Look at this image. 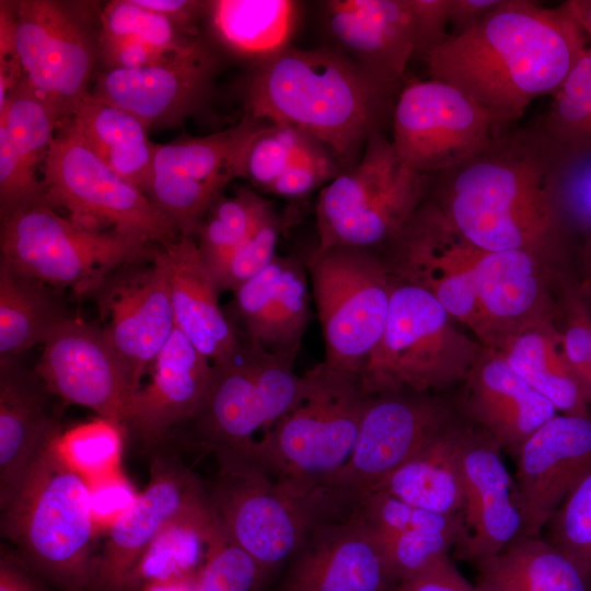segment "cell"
Segmentation results:
<instances>
[{"label":"cell","mask_w":591,"mask_h":591,"mask_svg":"<svg viewBox=\"0 0 591 591\" xmlns=\"http://www.w3.org/2000/svg\"><path fill=\"white\" fill-rule=\"evenodd\" d=\"M308 277L300 260L276 255L234 291L245 339L268 352L296 359L309 325Z\"/></svg>","instance_id":"cell-28"},{"label":"cell","mask_w":591,"mask_h":591,"mask_svg":"<svg viewBox=\"0 0 591 591\" xmlns=\"http://www.w3.org/2000/svg\"><path fill=\"white\" fill-rule=\"evenodd\" d=\"M49 206L61 207L82 225L140 235L161 246L179 235L139 187L111 170L88 146L71 116L63 117L43 160ZM101 230V229H100Z\"/></svg>","instance_id":"cell-13"},{"label":"cell","mask_w":591,"mask_h":591,"mask_svg":"<svg viewBox=\"0 0 591 591\" xmlns=\"http://www.w3.org/2000/svg\"><path fill=\"white\" fill-rule=\"evenodd\" d=\"M501 0H452L450 36L462 35L475 27Z\"/></svg>","instance_id":"cell-56"},{"label":"cell","mask_w":591,"mask_h":591,"mask_svg":"<svg viewBox=\"0 0 591 591\" xmlns=\"http://www.w3.org/2000/svg\"><path fill=\"white\" fill-rule=\"evenodd\" d=\"M548 109L535 118L542 130L572 164L591 157V46L552 96Z\"/></svg>","instance_id":"cell-38"},{"label":"cell","mask_w":591,"mask_h":591,"mask_svg":"<svg viewBox=\"0 0 591 591\" xmlns=\"http://www.w3.org/2000/svg\"><path fill=\"white\" fill-rule=\"evenodd\" d=\"M102 37H132L163 55L172 54L193 39L169 18L139 5L135 0L111 1L101 14Z\"/></svg>","instance_id":"cell-46"},{"label":"cell","mask_w":591,"mask_h":591,"mask_svg":"<svg viewBox=\"0 0 591 591\" xmlns=\"http://www.w3.org/2000/svg\"><path fill=\"white\" fill-rule=\"evenodd\" d=\"M341 171L344 170L335 157L320 143L294 161L267 188V192L288 198L303 197L324 183L331 182Z\"/></svg>","instance_id":"cell-51"},{"label":"cell","mask_w":591,"mask_h":591,"mask_svg":"<svg viewBox=\"0 0 591 591\" xmlns=\"http://www.w3.org/2000/svg\"><path fill=\"white\" fill-rule=\"evenodd\" d=\"M588 48L566 1L547 8L501 0L475 27L424 57L430 79L461 90L505 132L533 100L555 94Z\"/></svg>","instance_id":"cell-2"},{"label":"cell","mask_w":591,"mask_h":591,"mask_svg":"<svg viewBox=\"0 0 591 591\" xmlns=\"http://www.w3.org/2000/svg\"><path fill=\"white\" fill-rule=\"evenodd\" d=\"M500 450L482 428H465L461 453L465 534L455 551L475 564L502 551L523 528L515 486Z\"/></svg>","instance_id":"cell-24"},{"label":"cell","mask_w":591,"mask_h":591,"mask_svg":"<svg viewBox=\"0 0 591 591\" xmlns=\"http://www.w3.org/2000/svg\"><path fill=\"white\" fill-rule=\"evenodd\" d=\"M43 346L34 369L48 390L65 404L91 408L118 424L127 437L139 389L102 327L69 317Z\"/></svg>","instance_id":"cell-18"},{"label":"cell","mask_w":591,"mask_h":591,"mask_svg":"<svg viewBox=\"0 0 591 591\" xmlns=\"http://www.w3.org/2000/svg\"><path fill=\"white\" fill-rule=\"evenodd\" d=\"M317 144L320 142L294 128L267 123L248 146L243 177L267 190L294 161Z\"/></svg>","instance_id":"cell-44"},{"label":"cell","mask_w":591,"mask_h":591,"mask_svg":"<svg viewBox=\"0 0 591 591\" xmlns=\"http://www.w3.org/2000/svg\"><path fill=\"white\" fill-rule=\"evenodd\" d=\"M125 429L99 417L76 426L59 437L60 448L70 465L82 476L109 475L119 460Z\"/></svg>","instance_id":"cell-45"},{"label":"cell","mask_w":591,"mask_h":591,"mask_svg":"<svg viewBox=\"0 0 591 591\" xmlns=\"http://www.w3.org/2000/svg\"><path fill=\"white\" fill-rule=\"evenodd\" d=\"M324 22L336 50L385 81L403 83L416 53L408 0L326 1Z\"/></svg>","instance_id":"cell-27"},{"label":"cell","mask_w":591,"mask_h":591,"mask_svg":"<svg viewBox=\"0 0 591 591\" xmlns=\"http://www.w3.org/2000/svg\"><path fill=\"white\" fill-rule=\"evenodd\" d=\"M404 83L385 81L335 48L288 47L259 59L245 86L247 115L325 146L343 170L392 124Z\"/></svg>","instance_id":"cell-4"},{"label":"cell","mask_w":591,"mask_h":591,"mask_svg":"<svg viewBox=\"0 0 591 591\" xmlns=\"http://www.w3.org/2000/svg\"><path fill=\"white\" fill-rule=\"evenodd\" d=\"M69 317L57 289L0 263V362L44 345Z\"/></svg>","instance_id":"cell-36"},{"label":"cell","mask_w":591,"mask_h":591,"mask_svg":"<svg viewBox=\"0 0 591 591\" xmlns=\"http://www.w3.org/2000/svg\"><path fill=\"white\" fill-rule=\"evenodd\" d=\"M382 549L355 509L318 525L270 591H395Z\"/></svg>","instance_id":"cell-23"},{"label":"cell","mask_w":591,"mask_h":591,"mask_svg":"<svg viewBox=\"0 0 591 591\" xmlns=\"http://www.w3.org/2000/svg\"><path fill=\"white\" fill-rule=\"evenodd\" d=\"M197 576L152 582L139 591H197Z\"/></svg>","instance_id":"cell-58"},{"label":"cell","mask_w":591,"mask_h":591,"mask_svg":"<svg viewBox=\"0 0 591 591\" xmlns=\"http://www.w3.org/2000/svg\"><path fill=\"white\" fill-rule=\"evenodd\" d=\"M354 509L375 538L417 530H460L465 532L462 513L432 512L382 490L369 489L360 493Z\"/></svg>","instance_id":"cell-43"},{"label":"cell","mask_w":591,"mask_h":591,"mask_svg":"<svg viewBox=\"0 0 591 591\" xmlns=\"http://www.w3.org/2000/svg\"><path fill=\"white\" fill-rule=\"evenodd\" d=\"M217 61L201 38H194L160 61L97 76L91 94L140 119L149 129L175 127L207 101Z\"/></svg>","instance_id":"cell-21"},{"label":"cell","mask_w":591,"mask_h":591,"mask_svg":"<svg viewBox=\"0 0 591 591\" xmlns=\"http://www.w3.org/2000/svg\"><path fill=\"white\" fill-rule=\"evenodd\" d=\"M548 542L591 578V473L546 523Z\"/></svg>","instance_id":"cell-47"},{"label":"cell","mask_w":591,"mask_h":591,"mask_svg":"<svg viewBox=\"0 0 591 591\" xmlns=\"http://www.w3.org/2000/svg\"><path fill=\"white\" fill-rule=\"evenodd\" d=\"M215 457L217 472L205 483L210 500L229 540L258 566L265 590L315 528L354 510L327 488L304 491L273 479L245 455Z\"/></svg>","instance_id":"cell-6"},{"label":"cell","mask_w":591,"mask_h":591,"mask_svg":"<svg viewBox=\"0 0 591 591\" xmlns=\"http://www.w3.org/2000/svg\"><path fill=\"white\" fill-rule=\"evenodd\" d=\"M551 321L559 348L588 401L591 379V313L580 286L560 278L559 296L552 304Z\"/></svg>","instance_id":"cell-42"},{"label":"cell","mask_w":591,"mask_h":591,"mask_svg":"<svg viewBox=\"0 0 591 591\" xmlns=\"http://www.w3.org/2000/svg\"><path fill=\"white\" fill-rule=\"evenodd\" d=\"M139 5L160 13L173 21L181 30H187L208 2L188 0H135Z\"/></svg>","instance_id":"cell-57"},{"label":"cell","mask_w":591,"mask_h":591,"mask_svg":"<svg viewBox=\"0 0 591 591\" xmlns=\"http://www.w3.org/2000/svg\"><path fill=\"white\" fill-rule=\"evenodd\" d=\"M425 289L393 277L383 334L360 374L364 391L431 393L467 376L484 347Z\"/></svg>","instance_id":"cell-8"},{"label":"cell","mask_w":591,"mask_h":591,"mask_svg":"<svg viewBox=\"0 0 591 591\" xmlns=\"http://www.w3.org/2000/svg\"><path fill=\"white\" fill-rule=\"evenodd\" d=\"M382 248L394 278L428 291L486 349H495L543 302L545 287L536 255L476 246L426 198Z\"/></svg>","instance_id":"cell-3"},{"label":"cell","mask_w":591,"mask_h":591,"mask_svg":"<svg viewBox=\"0 0 591 591\" xmlns=\"http://www.w3.org/2000/svg\"><path fill=\"white\" fill-rule=\"evenodd\" d=\"M271 211L267 200L245 187L232 197H219L196 232L207 268L219 264L245 242Z\"/></svg>","instance_id":"cell-41"},{"label":"cell","mask_w":591,"mask_h":591,"mask_svg":"<svg viewBox=\"0 0 591 591\" xmlns=\"http://www.w3.org/2000/svg\"><path fill=\"white\" fill-rule=\"evenodd\" d=\"M476 567L478 591H591V578L540 536L519 535Z\"/></svg>","instance_id":"cell-33"},{"label":"cell","mask_w":591,"mask_h":591,"mask_svg":"<svg viewBox=\"0 0 591 591\" xmlns=\"http://www.w3.org/2000/svg\"><path fill=\"white\" fill-rule=\"evenodd\" d=\"M566 273L591 292V157L572 163L556 196Z\"/></svg>","instance_id":"cell-39"},{"label":"cell","mask_w":591,"mask_h":591,"mask_svg":"<svg viewBox=\"0 0 591 591\" xmlns=\"http://www.w3.org/2000/svg\"><path fill=\"white\" fill-rule=\"evenodd\" d=\"M297 404L245 455L275 480L304 491L325 484L348 462L372 398L360 376L324 362L308 370Z\"/></svg>","instance_id":"cell-7"},{"label":"cell","mask_w":591,"mask_h":591,"mask_svg":"<svg viewBox=\"0 0 591 591\" xmlns=\"http://www.w3.org/2000/svg\"><path fill=\"white\" fill-rule=\"evenodd\" d=\"M61 119L57 107L22 79L0 107V142L35 171L43 162Z\"/></svg>","instance_id":"cell-40"},{"label":"cell","mask_w":591,"mask_h":591,"mask_svg":"<svg viewBox=\"0 0 591 591\" xmlns=\"http://www.w3.org/2000/svg\"><path fill=\"white\" fill-rule=\"evenodd\" d=\"M54 395L19 358L0 362V509L15 497L30 471L61 433Z\"/></svg>","instance_id":"cell-25"},{"label":"cell","mask_w":591,"mask_h":591,"mask_svg":"<svg viewBox=\"0 0 591 591\" xmlns=\"http://www.w3.org/2000/svg\"><path fill=\"white\" fill-rule=\"evenodd\" d=\"M430 179L402 163L384 132L373 135L358 162L320 192L316 250L384 247L424 201Z\"/></svg>","instance_id":"cell-10"},{"label":"cell","mask_w":591,"mask_h":591,"mask_svg":"<svg viewBox=\"0 0 591 591\" xmlns=\"http://www.w3.org/2000/svg\"><path fill=\"white\" fill-rule=\"evenodd\" d=\"M258 566L230 540L207 561L197 576V591H264Z\"/></svg>","instance_id":"cell-50"},{"label":"cell","mask_w":591,"mask_h":591,"mask_svg":"<svg viewBox=\"0 0 591 591\" xmlns=\"http://www.w3.org/2000/svg\"><path fill=\"white\" fill-rule=\"evenodd\" d=\"M154 248L140 235L77 223L46 202L1 215L0 263L57 290L91 293L118 268L149 260Z\"/></svg>","instance_id":"cell-9"},{"label":"cell","mask_w":591,"mask_h":591,"mask_svg":"<svg viewBox=\"0 0 591 591\" xmlns=\"http://www.w3.org/2000/svg\"><path fill=\"white\" fill-rule=\"evenodd\" d=\"M60 434L1 510L0 532L5 544L59 591H93L99 551L91 487L68 462Z\"/></svg>","instance_id":"cell-5"},{"label":"cell","mask_w":591,"mask_h":591,"mask_svg":"<svg viewBox=\"0 0 591 591\" xmlns=\"http://www.w3.org/2000/svg\"><path fill=\"white\" fill-rule=\"evenodd\" d=\"M460 530H417L375 538L397 584L449 555L464 536Z\"/></svg>","instance_id":"cell-48"},{"label":"cell","mask_w":591,"mask_h":591,"mask_svg":"<svg viewBox=\"0 0 591 591\" xmlns=\"http://www.w3.org/2000/svg\"><path fill=\"white\" fill-rule=\"evenodd\" d=\"M294 360L244 339L231 362L213 366L198 410L176 431L193 449L246 455L256 433L269 429L301 397L304 376L294 372Z\"/></svg>","instance_id":"cell-11"},{"label":"cell","mask_w":591,"mask_h":591,"mask_svg":"<svg viewBox=\"0 0 591 591\" xmlns=\"http://www.w3.org/2000/svg\"><path fill=\"white\" fill-rule=\"evenodd\" d=\"M149 452V483L111 523L99 551L93 591H124L131 571L163 526L209 500L205 482L169 444Z\"/></svg>","instance_id":"cell-19"},{"label":"cell","mask_w":591,"mask_h":591,"mask_svg":"<svg viewBox=\"0 0 591 591\" xmlns=\"http://www.w3.org/2000/svg\"><path fill=\"white\" fill-rule=\"evenodd\" d=\"M510 367L564 415H588L586 395L565 361L548 315L511 335L498 349Z\"/></svg>","instance_id":"cell-35"},{"label":"cell","mask_w":591,"mask_h":591,"mask_svg":"<svg viewBox=\"0 0 591 591\" xmlns=\"http://www.w3.org/2000/svg\"><path fill=\"white\" fill-rule=\"evenodd\" d=\"M151 367L127 426V437L148 451L194 417L213 374V364L176 327Z\"/></svg>","instance_id":"cell-26"},{"label":"cell","mask_w":591,"mask_h":591,"mask_svg":"<svg viewBox=\"0 0 591 591\" xmlns=\"http://www.w3.org/2000/svg\"><path fill=\"white\" fill-rule=\"evenodd\" d=\"M392 127V143L398 159L425 174L462 163L502 134L494 117L474 100L433 79L403 84Z\"/></svg>","instance_id":"cell-15"},{"label":"cell","mask_w":591,"mask_h":591,"mask_svg":"<svg viewBox=\"0 0 591 591\" xmlns=\"http://www.w3.org/2000/svg\"><path fill=\"white\" fill-rule=\"evenodd\" d=\"M395 591H478L445 555L417 575L399 582Z\"/></svg>","instance_id":"cell-54"},{"label":"cell","mask_w":591,"mask_h":591,"mask_svg":"<svg viewBox=\"0 0 591 591\" xmlns=\"http://www.w3.org/2000/svg\"><path fill=\"white\" fill-rule=\"evenodd\" d=\"M570 165L534 119L493 137L462 163L431 174L425 198L476 246L526 251L563 268L556 196Z\"/></svg>","instance_id":"cell-1"},{"label":"cell","mask_w":591,"mask_h":591,"mask_svg":"<svg viewBox=\"0 0 591 591\" xmlns=\"http://www.w3.org/2000/svg\"><path fill=\"white\" fill-rule=\"evenodd\" d=\"M517 498L523 518L520 535L540 536L553 513L591 473V412L557 414L519 448Z\"/></svg>","instance_id":"cell-22"},{"label":"cell","mask_w":591,"mask_h":591,"mask_svg":"<svg viewBox=\"0 0 591 591\" xmlns=\"http://www.w3.org/2000/svg\"><path fill=\"white\" fill-rule=\"evenodd\" d=\"M465 428L451 424L369 489L385 491L432 512L462 513L461 453Z\"/></svg>","instance_id":"cell-32"},{"label":"cell","mask_w":591,"mask_h":591,"mask_svg":"<svg viewBox=\"0 0 591 591\" xmlns=\"http://www.w3.org/2000/svg\"><path fill=\"white\" fill-rule=\"evenodd\" d=\"M99 56L107 70H113L147 67L167 55H163L150 45L132 37L100 36Z\"/></svg>","instance_id":"cell-53"},{"label":"cell","mask_w":591,"mask_h":591,"mask_svg":"<svg viewBox=\"0 0 591 591\" xmlns=\"http://www.w3.org/2000/svg\"><path fill=\"white\" fill-rule=\"evenodd\" d=\"M161 251L169 273L175 327L215 367L231 362L242 340L219 305L220 293L197 242L179 236L161 246Z\"/></svg>","instance_id":"cell-30"},{"label":"cell","mask_w":591,"mask_h":591,"mask_svg":"<svg viewBox=\"0 0 591 591\" xmlns=\"http://www.w3.org/2000/svg\"><path fill=\"white\" fill-rule=\"evenodd\" d=\"M68 116L94 153L117 175L144 192L158 148L132 114L85 93Z\"/></svg>","instance_id":"cell-34"},{"label":"cell","mask_w":591,"mask_h":591,"mask_svg":"<svg viewBox=\"0 0 591 591\" xmlns=\"http://www.w3.org/2000/svg\"><path fill=\"white\" fill-rule=\"evenodd\" d=\"M465 379L468 415L501 449L512 454L558 414L546 397L510 367L498 349L484 348Z\"/></svg>","instance_id":"cell-29"},{"label":"cell","mask_w":591,"mask_h":591,"mask_svg":"<svg viewBox=\"0 0 591 591\" xmlns=\"http://www.w3.org/2000/svg\"><path fill=\"white\" fill-rule=\"evenodd\" d=\"M0 591H59L5 543L0 545Z\"/></svg>","instance_id":"cell-55"},{"label":"cell","mask_w":591,"mask_h":591,"mask_svg":"<svg viewBox=\"0 0 591 591\" xmlns=\"http://www.w3.org/2000/svg\"><path fill=\"white\" fill-rule=\"evenodd\" d=\"M280 223L274 211L251 236L216 266L208 268L218 292L235 291L259 274L277 255Z\"/></svg>","instance_id":"cell-49"},{"label":"cell","mask_w":591,"mask_h":591,"mask_svg":"<svg viewBox=\"0 0 591 591\" xmlns=\"http://www.w3.org/2000/svg\"><path fill=\"white\" fill-rule=\"evenodd\" d=\"M11 20L23 80L67 117L88 93L99 56L89 30L66 3L50 0L14 2Z\"/></svg>","instance_id":"cell-16"},{"label":"cell","mask_w":591,"mask_h":591,"mask_svg":"<svg viewBox=\"0 0 591 591\" xmlns=\"http://www.w3.org/2000/svg\"><path fill=\"white\" fill-rule=\"evenodd\" d=\"M408 1L414 18L416 53L426 55L450 37L447 27L452 0Z\"/></svg>","instance_id":"cell-52"},{"label":"cell","mask_w":591,"mask_h":591,"mask_svg":"<svg viewBox=\"0 0 591 591\" xmlns=\"http://www.w3.org/2000/svg\"><path fill=\"white\" fill-rule=\"evenodd\" d=\"M208 8L224 44L259 59L286 47L296 13L289 0H218Z\"/></svg>","instance_id":"cell-37"},{"label":"cell","mask_w":591,"mask_h":591,"mask_svg":"<svg viewBox=\"0 0 591 591\" xmlns=\"http://www.w3.org/2000/svg\"><path fill=\"white\" fill-rule=\"evenodd\" d=\"M146 262L118 268L90 293L107 340L139 390L144 371L175 328L161 246H155L151 259Z\"/></svg>","instance_id":"cell-20"},{"label":"cell","mask_w":591,"mask_h":591,"mask_svg":"<svg viewBox=\"0 0 591 591\" xmlns=\"http://www.w3.org/2000/svg\"><path fill=\"white\" fill-rule=\"evenodd\" d=\"M322 328L324 363L361 374L386 323L393 276L376 250L335 246L308 262Z\"/></svg>","instance_id":"cell-12"},{"label":"cell","mask_w":591,"mask_h":591,"mask_svg":"<svg viewBox=\"0 0 591 591\" xmlns=\"http://www.w3.org/2000/svg\"><path fill=\"white\" fill-rule=\"evenodd\" d=\"M267 123L246 115L224 130L158 144L144 194L179 236L193 237L225 186L243 177L248 146Z\"/></svg>","instance_id":"cell-14"},{"label":"cell","mask_w":591,"mask_h":591,"mask_svg":"<svg viewBox=\"0 0 591 591\" xmlns=\"http://www.w3.org/2000/svg\"><path fill=\"white\" fill-rule=\"evenodd\" d=\"M581 288V287H580ZM582 289V288H581ZM583 293H584V297L587 299V302H588V305H589V309H590V313H591V292L590 291H586L583 290ZM588 403H589V406L591 408V379H590V386H589V391H588Z\"/></svg>","instance_id":"cell-60"},{"label":"cell","mask_w":591,"mask_h":591,"mask_svg":"<svg viewBox=\"0 0 591 591\" xmlns=\"http://www.w3.org/2000/svg\"><path fill=\"white\" fill-rule=\"evenodd\" d=\"M453 422L449 407L430 393L374 394L348 462L325 488L356 502L360 493L392 473Z\"/></svg>","instance_id":"cell-17"},{"label":"cell","mask_w":591,"mask_h":591,"mask_svg":"<svg viewBox=\"0 0 591 591\" xmlns=\"http://www.w3.org/2000/svg\"><path fill=\"white\" fill-rule=\"evenodd\" d=\"M227 542L229 537L209 497L163 526L131 571L124 591L196 576Z\"/></svg>","instance_id":"cell-31"},{"label":"cell","mask_w":591,"mask_h":591,"mask_svg":"<svg viewBox=\"0 0 591 591\" xmlns=\"http://www.w3.org/2000/svg\"><path fill=\"white\" fill-rule=\"evenodd\" d=\"M571 14L591 40V0H567Z\"/></svg>","instance_id":"cell-59"}]
</instances>
